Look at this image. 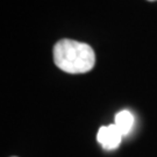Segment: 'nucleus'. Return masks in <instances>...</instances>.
<instances>
[{"label":"nucleus","mask_w":157,"mask_h":157,"mask_svg":"<svg viewBox=\"0 0 157 157\" xmlns=\"http://www.w3.org/2000/svg\"><path fill=\"white\" fill-rule=\"evenodd\" d=\"M54 62L67 73H84L94 67L95 55L89 44L64 39L54 47Z\"/></svg>","instance_id":"1"},{"label":"nucleus","mask_w":157,"mask_h":157,"mask_svg":"<svg viewBox=\"0 0 157 157\" xmlns=\"http://www.w3.org/2000/svg\"><path fill=\"white\" fill-rule=\"evenodd\" d=\"M124 135L115 124H108V126H102L98 130L97 134V140L100 143L105 150H113L117 149Z\"/></svg>","instance_id":"2"},{"label":"nucleus","mask_w":157,"mask_h":157,"mask_svg":"<svg viewBox=\"0 0 157 157\" xmlns=\"http://www.w3.org/2000/svg\"><path fill=\"white\" fill-rule=\"evenodd\" d=\"M114 124L118 127L119 130L121 132V134L124 136V135L129 134L130 130L133 129V126H134V115L129 111H127V109L120 111L115 115Z\"/></svg>","instance_id":"3"},{"label":"nucleus","mask_w":157,"mask_h":157,"mask_svg":"<svg viewBox=\"0 0 157 157\" xmlns=\"http://www.w3.org/2000/svg\"><path fill=\"white\" fill-rule=\"evenodd\" d=\"M149 1H155V0H149Z\"/></svg>","instance_id":"4"}]
</instances>
